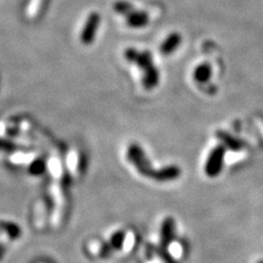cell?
<instances>
[{"instance_id": "obj_1", "label": "cell", "mask_w": 263, "mask_h": 263, "mask_svg": "<svg viewBox=\"0 0 263 263\" xmlns=\"http://www.w3.org/2000/svg\"><path fill=\"white\" fill-rule=\"evenodd\" d=\"M126 157L127 160L133 164L142 176L147 178H153L155 169L152 167V164L149 160H148L143 148L138 144H130L128 146Z\"/></svg>"}, {"instance_id": "obj_2", "label": "cell", "mask_w": 263, "mask_h": 263, "mask_svg": "<svg viewBox=\"0 0 263 263\" xmlns=\"http://www.w3.org/2000/svg\"><path fill=\"white\" fill-rule=\"evenodd\" d=\"M225 155L226 147L224 145H218L213 148L204 167V171L208 177L215 178L220 174L224 167Z\"/></svg>"}, {"instance_id": "obj_3", "label": "cell", "mask_w": 263, "mask_h": 263, "mask_svg": "<svg viewBox=\"0 0 263 263\" xmlns=\"http://www.w3.org/2000/svg\"><path fill=\"white\" fill-rule=\"evenodd\" d=\"M101 23V15L99 12H91L88 16L87 20L84 24V28H82L81 34H80V41L82 44L90 45L96 37L97 32L99 30Z\"/></svg>"}, {"instance_id": "obj_4", "label": "cell", "mask_w": 263, "mask_h": 263, "mask_svg": "<svg viewBox=\"0 0 263 263\" xmlns=\"http://www.w3.org/2000/svg\"><path fill=\"white\" fill-rule=\"evenodd\" d=\"M124 56L129 63L136 64L139 68L143 69L144 72L155 67L153 63V55L148 51L139 52L136 48L129 47L124 52Z\"/></svg>"}, {"instance_id": "obj_5", "label": "cell", "mask_w": 263, "mask_h": 263, "mask_svg": "<svg viewBox=\"0 0 263 263\" xmlns=\"http://www.w3.org/2000/svg\"><path fill=\"white\" fill-rule=\"evenodd\" d=\"M176 236V223L172 217L164 218L160 229V247L168 249L170 242L175 239Z\"/></svg>"}, {"instance_id": "obj_6", "label": "cell", "mask_w": 263, "mask_h": 263, "mask_svg": "<svg viewBox=\"0 0 263 263\" xmlns=\"http://www.w3.org/2000/svg\"><path fill=\"white\" fill-rule=\"evenodd\" d=\"M181 176V169L178 166H167L159 170H155L152 179L159 182H169L177 180Z\"/></svg>"}, {"instance_id": "obj_7", "label": "cell", "mask_w": 263, "mask_h": 263, "mask_svg": "<svg viewBox=\"0 0 263 263\" xmlns=\"http://www.w3.org/2000/svg\"><path fill=\"white\" fill-rule=\"evenodd\" d=\"M149 23V15L143 10H134L126 16V24L129 28L142 29Z\"/></svg>"}, {"instance_id": "obj_8", "label": "cell", "mask_w": 263, "mask_h": 263, "mask_svg": "<svg viewBox=\"0 0 263 263\" xmlns=\"http://www.w3.org/2000/svg\"><path fill=\"white\" fill-rule=\"evenodd\" d=\"M182 42V36L178 32H172L160 45V52L163 55H171L179 48Z\"/></svg>"}, {"instance_id": "obj_9", "label": "cell", "mask_w": 263, "mask_h": 263, "mask_svg": "<svg viewBox=\"0 0 263 263\" xmlns=\"http://www.w3.org/2000/svg\"><path fill=\"white\" fill-rule=\"evenodd\" d=\"M216 136L218 137L219 141L223 143V145L228 148L229 151L233 152H240L245 147V143L241 139L233 136L232 134L226 133L224 130H218L216 133Z\"/></svg>"}, {"instance_id": "obj_10", "label": "cell", "mask_w": 263, "mask_h": 263, "mask_svg": "<svg viewBox=\"0 0 263 263\" xmlns=\"http://www.w3.org/2000/svg\"><path fill=\"white\" fill-rule=\"evenodd\" d=\"M159 78H160V73H159V70L156 67H153L152 69L147 70L146 72H144V76H143L144 88L147 90L154 89L159 84Z\"/></svg>"}, {"instance_id": "obj_11", "label": "cell", "mask_w": 263, "mask_h": 263, "mask_svg": "<svg viewBox=\"0 0 263 263\" xmlns=\"http://www.w3.org/2000/svg\"><path fill=\"white\" fill-rule=\"evenodd\" d=\"M193 77L199 84H205L212 77V67L209 64L199 65L193 72Z\"/></svg>"}, {"instance_id": "obj_12", "label": "cell", "mask_w": 263, "mask_h": 263, "mask_svg": "<svg viewBox=\"0 0 263 263\" xmlns=\"http://www.w3.org/2000/svg\"><path fill=\"white\" fill-rule=\"evenodd\" d=\"M0 230L6 233L9 239H18L21 235L20 227L11 221L0 220Z\"/></svg>"}, {"instance_id": "obj_13", "label": "cell", "mask_w": 263, "mask_h": 263, "mask_svg": "<svg viewBox=\"0 0 263 263\" xmlns=\"http://www.w3.org/2000/svg\"><path fill=\"white\" fill-rule=\"evenodd\" d=\"M113 10L121 15L127 16L130 12L135 10V7L130 3L126 2V0H118V2L113 4Z\"/></svg>"}, {"instance_id": "obj_14", "label": "cell", "mask_w": 263, "mask_h": 263, "mask_svg": "<svg viewBox=\"0 0 263 263\" xmlns=\"http://www.w3.org/2000/svg\"><path fill=\"white\" fill-rule=\"evenodd\" d=\"M126 239V235L125 233L123 232H117L112 237H111V240H110V248L114 249V250H119L121 249L123 246H124Z\"/></svg>"}, {"instance_id": "obj_15", "label": "cell", "mask_w": 263, "mask_h": 263, "mask_svg": "<svg viewBox=\"0 0 263 263\" xmlns=\"http://www.w3.org/2000/svg\"><path fill=\"white\" fill-rule=\"evenodd\" d=\"M46 169V164H45V161L42 159V158H37V159H34L31 164H30V172L32 175L34 176H40L42 175L43 172L45 171Z\"/></svg>"}, {"instance_id": "obj_16", "label": "cell", "mask_w": 263, "mask_h": 263, "mask_svg": "<svg viewBox=\"0 0 263 263\" xmlns=\"http://www.w3.org/2000/svg\"><path fill=\"white\" fill-rule=\"evenodd\" d=\"M159 256L163 260L164 263H178L177 260L168 252V250L164 248H161V247L159 248Z\"/></svg>"}, {"instance_id": "obj_17", "label": "cell", "mask_w": 263, "mask_h": 263, "mask_svg": "<svg viewBox=\"0 0 263 263\" xmlns=\"http://www.w3.org/2000/svg\"><path fill=\"white\" fill-rule=\"evenodd\" d=\"M15 149V145L10 142V141H7V139L4 138H0V151L2 152H13Z\"/></svg>"}, {"instance_id": "obj_18", "label": "cell", "mask_w": 263, "mask_h": 263, "mask_svg": "<svg viewBox=\"0 0 263 263\" xmlns=\"http://www.w3.org/2000/svg\"><path fill=\"white\" fill-rule=\"evenodd\" d=\"M4 253H5V247L0 243V259H2V257L4 256Z\"/></svg>"}, {"instance_id": "obj_19", "label": "cell", "mask_w": 263, "mask_h": 263, "mask_svg": "<svg viewBox=\"0 0 263 263\" xmlns=\"http://www.w3.org/2000/svg\"><path fill=\"white\" fill-rule=\"evenodd\" d=\"M258 263H263V261H262V260H261V261H259V262H258Z\"/></svg>"}]
</instances>
